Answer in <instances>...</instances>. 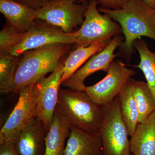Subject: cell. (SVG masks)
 I'll use <instances>...</instances> for the list:
<instances>
[{
  "instance_id": "obj_3",
  "label": "cell",
  "mask_w": 155,
  "mask_h": 155,
  "mask_svg": "<svg viewBox=\"0 0 155 155\" xmlns=\"http://www.w3.org/2000/svg\"><path fill=\"white\" fill-rule=\"evenodd\" d=\"M58 105L70 125L89 133L99 131L103 119L102 107L94 103L86 91L60 88Z\"/></svg>"
},
{
  "instance_id": "obj_14",
  "label": "cell",
  "mask_w": 155,
  "mask_h": 155,
  "mask_svg": "<svg viewBox=\"0 0 155 155\" xmlns=\"http://www.w3.org/2000/svg\"><path fill=\"white\" fill-rule=\"evenodd\" d=\"M64 155H104L99 133H89L70 125Z\"/></svg>"
},
{
  "instance_id": "obj_8",
  "label": "cell",
  "mask_w": 155,
  "mask_h": 155,
  "mask_svg": "<svg viewBox=\"0 0 155 155\" xmlns=\"http://www.w3.org/2000/svg\"><path fill=\"white\" fill-rule=\"evenodd\" d=\"M64 66V62H60L49 76L41 78L33 84V92L37 106V118L42 122L48 131L58 104Z\"/></svg>"
},
{
  "instance_id": "obj_1",
  "label": "cell",
  "mask_w": 155,
  "mask_h": 155,
  "mask_svg": "<svg viewBox=\"0 0 155 155\" xmlns=\"http://www.w3.org/2000/svg\"><path fill=\"white\" fill-rule=\"evenodd\" d=\"M98 9L121 26L125 39L119 46V54L127 61L134 52L133 44L137 39L147 37L155 41V10L143 0H127L122 8L117 10Z\"/></svg>"
},
{
  "instance_id": "obj_18",
  "label": "cell",
  "mask_w": 155,
  "mask_h": 155,
  "mask_svg": "<svg viewBox=\"0 0 155 155\" xmlns=\"http://www.w3.org/2000/svg\"><path fill=\"white\" fill-rule=\"evenodd\" d=\"M118 97L120 109L129 136L134 133L138 124L139 113L133 90V78L125 84Z\"/></svg>"
},
{
  "instance_id": "obj_20",
  "label": "cell",
  "mask_w": 155,
  "mask_h": 155,
  "mask_svg": "<svg viewBox=\"0 0 155 155\" xmlns=\"http://www.w3.org/2000/svg\"><path fill=\"white\" fill-rule=\"evenodd\" d=\"M133 90L138 108L139 124L144 122L155 110V99L147 82L133 78Z\"/></svg>"
},
{
  "instance_id": "obj_22",
  "label": "cell",
  "mask_w": 155,
  "mask_h": 155,
  "mask_svg": "<svg viewBox=\"0 0 155 155\" xmlns=\"http://www.w3.org/2000/svg\"><path fill=\"white\" fill-rule=\"evenodd\" d=\"M22 33L6 24L0 31V54L8 53L15 47L21 40Z\"/></svg>"
},
{
  "instance_id": "obj_25",
  "label": "cell",
  "mask_w": 155,
  "mask_h": 155,
  "mask_svg": "<svg viewBox=\"0 0 155 155\" xmlns=\"http://www.w3.org/2000/svg\"><path fill=\"white\" fill-rule=\"evenodd\" d=\"M0 155H19L14 143L6 142L0 144Z\"/></svg>"
},
{
  "instance_id": "obj_21",
  "label": "cell",
  "mask_w": 155,
  "mask_h": 155,
  "mask_svg": "<svg viewBox=\"0 0 155 155\" xmlns=\"http://www.w3.org/2000/svg\"><path fill=\"white\" fill-rule=\"evenodd\" d=\"M20 57L9 54H0V92L11 93L14 77Z\"/></svg>"
},
{
  "instance_id": "obj_24",
  "label": "cell",
  "mask_w": 155,
  "mask_h": 155,
  "mask_svg": "<svg viewBox=\"0 0 155 155\" xmlns=\"http://www.w3.org/2000/svg\"><path fill=\"white\" fill-rule=\"evenodd\" d=\"M14 2L28 6L35 10L42 8L50 2V0H13Z\"/></svg>"
},
{
  "instance_id": "obj_16",
  "label": "cell",
  "mask_w": 155,
  "mask_h": 155,
  "mask_svg": "<svg viewBox=\"0 0 155 155\" xmlns=\"http://www.w3.org/2000/svg\"><path fill=\"white\" fill-rule=\"evenodd\" d=\"M133 155H155V110L144 121L139 123L130 140Z\"/></svg>"
},
{
  "instance_id": "obj_13",
  "label": "cell",
  "mask_w": 155,
  "mask_h": 155,
  "mask_svg": "<svg viewBox=\"0 0 155 155\" xmlns=\"http://www.w3.org/2000/svg\"><path fill=\"white\" fill-rule=\"evenodd\" d=\"M70 124L59 106L54 114L45 138L44 155H64L70 133Z\"/></svg>"
},
{
  "instance_id": "obj_17",
  "label": "cell",
  "mask_w": 155,
  "mask_h": 155,
  "mask_svg": "<svg viewBox=\"0 0 155 155\" xmlns=\"http://www.w3.org/2000/svg\"><path fill=\"white\" fill-rule=\"evenodd\" d=\"M110 41L97 42L87 47H77L75 50L69 53L68 58L64 62L61 85L80 69L92 56L101 51Z\"/></svg>"
},
{
  "instance_id": "obj_4",
  "label": "cell",
  "mask_w": 155,
  "mask_h": 155,
  "mask_svg": "<svg viewBox=\"0 0 155 155\" xmlns=\"http://www.w3.org/2000/svg\"><path fill=\"white\" fill-rule=\"evenodd\" d=\"M102 108L103 121L98 132L103 155H131L129 134L121 113L118 96Z\"/></svg>"
},
{
  "instance_id": "obj_10",
  "label": "cell",
  "mask_w": 155,
  "mask_h": 155,
  "mask_svg": "<svg viewBox=\"0 0 155 155\" xmlns=\"http://www.w3.org/2000/svg\"><path fill=\"white\" fill-rule=\"evenodd\" d=\"M58 43L75 44L73 32L65 33L60 28L46 22L45 23L35 22L28 30L22 33L19 43L7 54L20 57L27 51Z\"/></svg>"
},
{
  "instance_id": "obj_28",
  "label": "cell",
  "mask_w": 155,
  "mask_h": 155,
  "mask_svg": "<svg viewBox=\"0 0 155 155\" xmlns=\"http://www.w3.org/2000/svg\"><path fill=\"white\" fill-rule=\"evenodd\" d=\"M133 155L131 154V155Z\"/></svg>"
},
{
  "instance_id": "obj_27",
  "label": "cell",
  "mask_w": 155,
  "mask_h": 155,
  "mask_svg": "<svg viewBox=\"0 0 155 155\" xmlns=\"http://www.w3.org/2000/svg\"><path fill=\"white\" fill-rule=\"evenodd\" d=\"M51 1H54V2H58V1H72V2H75L78 3H83L85 2H84L85 0H51Z\"/></svg>"
},
{
  "instance_id": "obj_11",
  "label": "cell",
  "mask_w": 155,
  "mask_h": 155,
  "mask_svg": "<svg viewBox=\"0 0 155 155\" xmlns=\"http://www.w3.org/2000/svg\"><path fill=\"white\" fill-rule=\"evenodd\" d=\"M123 40L121 34L114 36L101 51L92 56L84 66L62 83L67 88L78 91H85L84 81L87 77L95 72L103 71L107 72L115 58L119 56L115 54V50L119 48Z\"/></svg>"
},
{
  "instance_id": "obj_6",
  "label": "cell",
  "mask_w": 155,
  "mask_h": 155,
  "mask_svg": "<svg viewBox=\"0 0 155 155\" xmlns=\"http://www.w3.org/2000/svg\"><path fill=\"white\" fill-rule=\"evenodd\" d=\"M33 84L24 87L18 93L17 104L0 130V144L14 143L20 132L37 118Z\"/></svg>"
},
{
  "instance_id": "obj_2",
  "label": "cell",
  "mask_w": 155,
  "mask_h": 155,
  "mask_svg": "<svg viewBox=\"0 0 155 155\" xmlns=\"http://www.w3.org/2000/svg\"><path fill=\"white\" fill-rule=\"evenodd\" d=\"M68 45L54 44L23 53L20 56L11 93L18 94L22 87L54 72L68 51Z\"/></svg>"
},
{
  "instance_id": "obj_23",
  "label": "cell",
  "mask_w": 155,
  "mask_h": 155,
  "mask_svg": "<svg viewBox=\"0 0 155 155\" xmlns=\"http://www.w3.org/2000/svg\"><path fill=\"white\" fill-rule=\"evenodd\" d=\"M88 0H85L86 2ZM90 1V0H89ZM101 4L105 8L117 10L122 8L127 0H95Z\"/></svg>"
},
{
  "instance_id": "obj_7",
  "label": "cell",
  "mask_w": 155,
  "mask_h": 155,
  "mask_svg": "<svg viewBox=\"0 0 155 155\" xmlns=\"http://www.w3.org/2000/svg\"><path fill=\"white\" fill-rule=\"evenodd\" d=\"M88 4H77L70 1L54 2L50 0L45 5L36 10V19L60 28L67 33L82 25Z\"/></svg>"
},
{
  "instance_id": "obj_9",
  "label": "cell",
  "mask_w": 155,
  "mask_h": 155,
  "mask_svg": "<svg viewBox=\"0 0 155 155\" xmlns=\"http://www.w3.org/2000/svg\"><path fill=\"white\" fill-rule=\"evenodd\" d=\"M135 74V71L129 69L126 64L114 60L105 77L94 85L86 86L85 91L97 104L107 105L118 96L125 84Z\"/></svg>"
},
{
  "instance_id": "obj_12",
  "label": "cell",
  "mask_w": 155,
  "mask_h": 155,
  "mask_svg": "<svg viewBox=\"0 0 155 155\" xmlns=\"http://www.w3.org/2000/svg\"><path fill=\"white\" fill-rule=\"evenodd\" d=\"M48 131L36 118L19 134L14 143L19 155H44Z\"/></svg>"
},
{
  "instance_id": "obj_5",
  "label": "cell",
  "mask_w": 155,
  "mask_h": 155,
  "mask_svg": "<svg viewBox=\"0 0 155 155\" xmlns=\"http://www.w3.org/2000/svg\"><path fill=\"white\" fill-rule=\"evenodd\" d=\"M95 0H90L81 28L73 32L76 46L87 47L97 42L111 40L122 33L118 22L107 14H101Z\"/></svg>"
},
{
  "instance_id": "obj_15",
  "label": "cell",
  "mask_w": 155,
  "mask_h": 155,
  "mask_svg": "<svg viewBox=\"0 0 155 155\" xmlns=\"http://www.w3.org/2000/svg\"><path fill=\"white\" fill-rule=\"evenodd\" d=\"M0 12L7 24L18 32L27 31L36 19V10L13 0H0Z\"/></svg>"
},
{
  "instance_id": "obj_19",
  "label": "cell",
  "mask_w": 155,
  "mask_h": 155,
  "mask_svg": "<svg viewBox=\"0 0 155 155\" xmlns=\"http://www.w3.org/2000/svg\"><path fill=\"white\" fill-rule=\"evenodd\" d=\"M134 47L139 54V64L133 67L141 70L147 80V83L155 99V53L149 48L147 43L142 39H137Z\"/></svg>"
},
{
  "instance_id": "obj_26",
  "label": "cell",
  "mask_w": 155,
  "mask_h": 155,
  "mask_svg": "<svg viewBox=\"0 0 155 155\" xmlns=\"http://www.w3.org/2000/svg\"><path fill=\"white\" fill-rule=\"evenodd\" d=\"M149 7L155 10V0H143Z\"/></svg>"
}]
</instances>
